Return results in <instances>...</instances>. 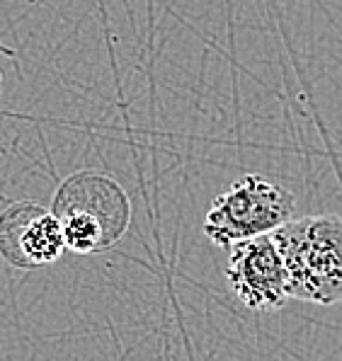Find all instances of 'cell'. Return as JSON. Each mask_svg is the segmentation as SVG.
<instances>
[{"label":"cell","mask_w":342,"mask_h":361,"mask_svg":"<svg viewBox=\"0 0 342 361\" xmlns=\"http://www.w3.org/2000/svg\"><path fill=\"white\" fill-rule=\"evenodd\" d=\"M68 252L97 255L124 238L131 224V199L107 172L80 170L59 185L51 199Z\"/></svg>","instance_id":"cell-1"},{"label":"cell","mask_w":342,"mask_h":361,"mask_svg":"<svg viewBox=\"0 0 342 361\" xmlns=\"http://www.w3.org/2000/svg\"><path fill=\"white\" fill-rule=\"evenodd\" d=\"M289 276V298L313 305L342 303V219L316 214L291 219L272 233Z\"/></svg>","instance_id":"cell-2"},{"label":"cell","mask_w":342,"mask_h":361,"mask_svg":"<svg viewBox=\"0 0 342 361\" xmlns=\"http://www.w3.org/2000/svg\"><path fill=\"white\" fill-rule=\"evenodd\" d=\"M296 199L284 185L257 172L238 177L204 214L202 231L214 245L228 250L236 243L269 235L294 219Z\"/></svg>","instance_id":"cell-3"},{"label":"cell","mask_w":342,"mask_h":361,"mask_svg":"<svg viewBox=\"0 0 342 361\" xmlns=\"http://www.w3.org/2000/svg\"><path fill=\"white\" fill-rule=\"evenodd\" d=\"M66 243L54 211L39 202H10L0 211V257L15 269H42L63 257Z\"/></svg>","instance_id":"cell-4"},{"label":"cell","mask_w":342,"mask_h":361,"mask_svg":"<svg viewBox=\"0 0 342 361\" xmlns=\"http://www.w3.org/2000/svg\"><path fill=\"white\" fill-rule=\"evenodd\" d=\"M226 279L236 298L250 310H277L289 301L286 264L272 233L228 247Z\"/></svg>","instance_id":"cell-5"},{"label":"cell","mask_w":342,"mask_h":361,"mask_svg":"<svg viewBox=\"0 0 342 361\" xmlns=\"http://www.w3.org/2000/svg\"><path fill=\"white\" fill-rule=\"evenodd\" d=\"M8 204H10V199L5 197V194H0V211H3L5 207H8Z\"/></svg>","instance_id":"cell-6"}]
</instances>
